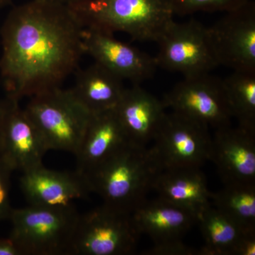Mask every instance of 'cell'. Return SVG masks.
Listing matches in <instances>:
<instances>
[{"label": "cell", "mask_w": 255, "mask_h": 255, "mask_svg": "<svg viewBox=\"0 0 255 255\" xmlns=\"http://www.w3.org/2000/svg\"><path fill=\"white\" fill-rule=\"evenodd\" d=\"M83 30L66 4L31 0L13 7L0 29L6 97L20 101L61 87L85 53Z\"/></svg>", "instance_id": "obj_1"}, {"label": "cell", "mask_w": 255, "mask_h": 255, "mask_svg": "<svg viewBox=\"0 0 255 255\" xmlns=\"http://www.w3.org/2000/svg\"><path fill=\"white\" fill-rule=\"evenodd\" d=\"M162 171L151 147L129 143L83 177L103 204L132 214L153 190Z\"/></svg>", "instance_id": "obj_2"}, {"label": "cell", "mask_w": 255, "mask_h": 255, "mask_svg": "<svg viewBox=\"0 0 255 255\" xmlns=\"http://www.w3.org/2000/svg\"><path fill=\"white\" fill-rule=\"evenodd\" d=\"M68 5L84 28L123 32L140 42L157 43L174 21L169 0H73Z\"/></svg>", "instance_id": "obj_3"}, {"label": "cell", "mask_w": 255, "mask_h": 255, "mask_svg": "<svg viewBox=\"0 0 255 255\" xmlns=\"http://www.w3.org/2000/svg\"><path fill=\"white\" fill-rule=\"evenodd\" d=\"M24 110L48 151H66L74 155L81 145L92 117L70 89L61 87L30 97Z\"/></svg>", "instance_id": "obj_4"}, {"label": "cell", "mask_w": 255, "mask_h": 255, "mask_svg": "<svg viewBox=\"0 0 255 255\" xmlns=\"http://www.w3.org/2000/svg\"><path fill=\"white\" fill-rule=\"evenodd\" d=\"M80 214L75 208L30 205L12 210L10 237L23 255H71Z\"/></svg>", "instance_id": "obj_5"}, {"label": "cell", "mask_w": 255, "mask_h": 255, "mask_svg": "<svg viewBox=\"0 0 255 255\" xmlns=\"http://www.w3.org/2000/svg\"><path fill=\"white\" fill-rule=\"evenodd\" d=\"M140 236L131 214L102 204L79 216L71 255L132 254Z\"/></svg>", "instance_id": "obj_6"}, {"label": "cell", "mask_w": 255, "mask_h": 255, "mask_svg": "<svg viewBox=\"0 0 255 255\" xmlns=\"http://www.w3.org/2000/svg\"><path fill=\"white\" fill-rule=\"evenodd\" d=\"M152 143L162 170L201 169L210 160L209 128L174 112L166 113Z\"/></svg>", "instance_id": "obj_7"}, {"label": "cell", "mask_w": 255, "mask_h": 255, "mask_svg": "<svg viewBox=\"0 0 255 255\" xmlns=\"http://www.w3.org/2000/svg\"><path fill=\"white\" fill-rule=\"evenodd\" d=\"M157 66L184 77L210 73L220 66L209 28L196 20L173 21L157 42Z\"/></svg>", "instance_id": "obj_8"}, {"label": "cell", "mask_w": 255, "mask_h": 255, "mask_svg": "<svg viewBox=\"0 0 255 255\" xmlns=\"http://www.w3.org/2000/svg\"><path fill=\"white\" fill-rule=\"evenodd\" d=\"M164 107L215 130L231 125L232 113L221 79L202 74L184 77L164 96Z\"/></svg>", "instance_id": "obj_9"}, {"label": "cell", "mask_w": 255, "mask_h": 255, "mask_svg": "<svg viewBox=\"0 0 255 255\" xmlns=\"http://www.w3.org/2000/svg\"><path fill=\"white\" fill-rule=\"evenodd\" d=\"M209 28L220 65L240 71H255V2L250 0L226 12Z\"/></svg>", "instance_id": "obj_10"}, {"label": "cell", "mask_w": 255, "mask_h": 255, "mask_svg": "<svg viewBox=\"0 0 255 255\" xmlns=\"http://www.w3.org/2000/svg\"><path fill=\"white\" fill-rule=\"evenodd\" d=\"M114 34L84 28L82 45L85 53L96 63L133 85L152 78L157 67L155 58L135 47L119 41Z\"/></svg>", "instance_id": "obj_11"}, {"label": "cell", "mask_w": 255, "mask_h": 255, "mask_svg": "<svg viewBox=\"0 0 255 255\" xmlns=\"http://www.w3.org/2000/svg\"><path fill=\"white\" fill-rule=\"evenodd\" d=\"M223 184H255V131L237 126L215 130L211 156Z\"/></svg>", "instance_id": "obj_12"}, {"label": "cell", "mask_w": 255, "mask_h": 255, "mask_svg": "<svg viewBox=\"0 0 255 255\" xmlns=\"http://www.w3.org/2000/svg\"><path fill=\"white\" fill-rule=\"evenodd\" d=\"M9 100L0 146V158L13 171L24 172L43 164L46 143L19 101Z\"/></svg>", "instance_id": "obj_13"}, {"label": "cell", "mask_w": 255, "mask_h": 255, "mask_svg": "<svg viewBox=\"0 0 255 255\" xmlns=\"http://www.w3.org/2000/svg\"><path fill=\"white\" fill-rule=\"evenodd\" d=\"M20 187L30 205L69 207L90 192L86 179L78 172H58L41 166L23 172Z\"/></svg>", "instance_id": "obj_14"}, {"label": "cell", "mask_w": 255, "mask_h": 255, "mask_svg": "<svg viewBox=\"0 0 255 255\" xmlns=\"http://www.w3.org/2000/svg\"><path fill=\"white\" fill-rule=\"evenodd\" d=\"M163 102L133 85L125 91L115 112L130 143L147 146L153 142L165 116Z\"/></svg>", "instance_id": "obj_15"}, {"label": "cell", "mask_w": 255, "mask_h": 255, "mask_svg": "<svg viewBox=\"0 0 255 255\" xmlns=\"http://www.w3.org/2000/svg\"><path fill=\"white\" fill-rule=\"evenodd\" d=\"M130 143L115 110L92 114L78 152L76 172L85 176Z\"/></svg>", "instance_id": "obj_16"}, {"label": "cell", "mask_w": 255, "mask_h": 255, "mask_svg": "<svg viewBox=\"0 0 255 255\" xmlns=\"http://www.w3.org/2000/svg\"><path fill=\"white\" fill-rule=\"evenodd\" d=\"M131 217L139 234L148 236L154 244L182 240L198 222L196 213L159 197L146 199Z\"/></svg>", "instance_id": "obj_17"}, {"label": "cell", "mask_w": 255, "mask_h": 255, "mask_svg": "<svg viewBox=\"0 0 255 255\" xmlns=\"http://www.w3.org/2000/svg\"><path fill=\"white\" fill-rule=\"evenodd\" d=\"M75 73L70 91L90 113L115 110L126 90L123 79L96 62Z\"/></svg>", "instance_id": "obj_18"}, {"label": "cell", "mask_w": 255, "mask_h": 255, "mask_svg": "<svg viewBox=\"0 0 255 255\" xmlns=\"http://www.w3.org/2000/svg\"><path fill=\"white\" fill-rule=\"evenodd\" d=\"M158 197L199 215L211 205L212 192L201 169L162 170L153 185Z\"/></svg>", "instance_id": "obj_19"}, {"label": "cell", "mask_w": 255, "mask_h": 255, "mask_svg": "<svg viewBox=\"0 0 255 255\" xmlns=\"http://www.w3.org/2000/svg\"><path fill=\"white\" fill-rule=\"evenodd\" d=\"M197 224L204 240L199 255H235L236 248L247 231L227 215L208 206L198 215Z\"/></svg>", "instance_id": "obj_20"}, {"label": "cell", "mask_w": 255, "mask_h": 255, "mask_svg": "<svg viewBox=\"0 0 255 255\" xmlns=\"http://www.w3.org/2000/svg\"><path fill=\"white\" fill-rule=\"evenodd\" d=\"M211 205L247 231H255V184H223L212 193Z\"/></svg>", "instance_id": "obj_21"}, {"label": "cell", "mask_w": 255, "mask_h": 255, "mask_svg": "<svg viewBox=\"0 0 255 255\" xmlns=\"http://www.w3.org/2000/svg\"><path fill=\"white\" fill-rule=\"evenodd\" d=\"M222 81L233 118L255 131V71L234 70Z\"/></svg>", "instance_id": "obj_22"}, {"label": "cell", "mask_w": 255, "mask_h": 255, "mask_svg": "<svg viewBox=\"0 0 255 255\" xmlns=\"http://www.w3.org/2000/svg\"><path fill=\"white\" fill-rule=\"evenodd\" d=\"M250 0H169L174 14L185 16L199 12L231 11Z\"/></svg>", "instance_id": "obj_23"}, {"label": "cell", "mask_w": 255, "mask_h": 255, "mask_svg": "<svg viewBox=\"0 0 255 255\" xmlns=\"http://www.w3.org/2000/svg\"><path fill=\"white\" fill-rule=\"evenodd\" d=\"M12 172L9 166L0 158V221L9 219L12 212L9 199Z\"/></svg>", "instance_id": "obj_24"}, {"label": "cell", "mask_w": 255, "mask_h": 255, "mask_svg": "<svg viewBox=\"0 0 255 255\" xmlns=\"http://www.w3.org/2000/svg\"><path fill=\"white\" fill-rule=\"evenodd\" d=\"M145 255H199V250L191 248L182 240L155 243L142 253Z\"/></svg>", "instance_id": "obj_25"}, {"label": "cell", "mask_w": 255, "mask_h": 255, "mask_svg": "<svg viewBox=\"0 0 255 255\" xmlns=\"http://www.w3.org/2000/svg\"><path fill=\"white\" fill-rule=\"evenodd\" d=\"M235 255H255V231L247 232L242 237Z\"/></svg>", "instance_id": "obj_26"}, {"label": "cell", "mask_w": 255, "mask_h": 255, "mask_svg": "<svg viewBox=\"0 0 255 255\" xmlns=\"http://www.w3.org/2000/svg\"><path fill=\"white\" fill-rule=\"evenodd\" d=\"M0 255H23L17 244L11 237L0 239Z\"/></svg>", "instance_id": "obj_27"}, {"label": "cell", "mask_w": 255, "mask_h": 255, "mask_svg": "<svg viewBox=\"0 0 255 255\" xmlns=\"http://www.w3.org/2000/svg\"><path fill=\"white\" fill-rule=\"evenodd\" d=\"M8 107H9V100L6 97L4 100H0V146H1L3 127H4Z\"/></svg>", "instance_id": "obj_28"}, {"label": "cell", "mask_w": 255, "mask_h": 255, "mask_svg": "<svg viewBox=\"0 0 255 255\" xmlns=\"http://www.w3.org/2000/svg\"><path fill=\"white\" fill-rule=\"evenodd\" d=\"M14 0H0V9L12 4Z\"/></svg>", "instance_id": "obj_29"}, {"label": "cell", "mask_w": 255, "mask_h": 255, "mask_svg": "<svg viewBox=\"0 0 255 255\" xmlns=\"http://www.w3.org/2000/svg\"><path fill=\"white\" fill-rule=\"evenodd\" d=\"M49 1H56V2L68 4V3H70V1H73V0H49Z\"/></svg>", "instance_id": "obj_30"}]
</instances>
